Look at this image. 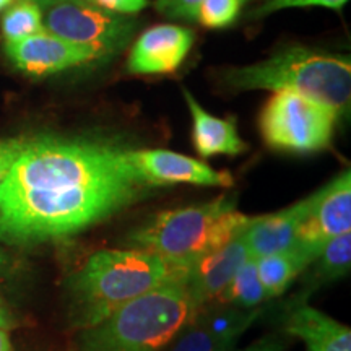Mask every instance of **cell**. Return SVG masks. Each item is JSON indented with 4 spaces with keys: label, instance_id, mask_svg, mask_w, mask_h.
<instances>
[{
    "label": "cell",
    "instance_id": "6da1fadb",
    "mask_svg": "<svg viewBox=\"0 0 351 351\" xmlns=\"http://www.w3.org/2000/svg\"><path fill=\"white\" fill-rule=\"evenodd\" d=\"M143 191L111 145L28 142L0 186V239L29 244L69 238L125 208Z\"/></svg>",
    "mask_w": 351,
    "mask_h": 351
},
{
    "label": "cell",
    "instance_id": "7a4b0ae2",
    "mask_svg": "<svg viewBox=\"0 0 351 351\" xmlns=\"http://www.w3.org/2000/svg\"><path fill=\"white\" fill-rule=\"evenodd\" d=\"M202 306L187 275L135 298L82 335V351H166Z\"/></svg>",
    "mask_w": 351,
    "mask_h": 351
},
{
    "label": "cell",
    "instance_id": "3957f363",
    "mask_svg": "<svg viewBox=\"0 0 351 351\" xmlns=\"http://www.w3.org/2000/svg\"><path fill=\"white\" fill-rule=\"evenodd\" d=\"M187 270L140 249L95 252L70 282L78 322L83 328L95 326L125 302L186 276Z\"/></svg>",
    "mask_w": 351,
    "mask_h": 351
},
{
    "label": "cell",
    "instance_id": "277c9868",
    "mask_svg": "<svg viewBox=\"0 0 351 351\" xmlns=\"http://www.w3.org/2000/svg\"><path fill=\"white\" fill-rule=\"evenodd\" d=\"M223 80L243 91H293L332 109L337 116L350 108V57L324 54L302 46L287 47L261 62L228 69Z\"/></svg>",
    "mask_w": 351,
    "mask_h": 351
},
{
    "label": "cell",
    "instance_id": "5b68a950",
    "mask_svg": "<svg viewBox=\"0 0 351 351\" xmlns=\"http://www.w3.org/2000/svg\"><path fill=\"white\" fill-rule=\"evenodd\" d=\"M238 199L221 195L195 207L166 210L129 234L132 249L189 267L243 232L252 217L236 210Z\"/></svg>",
    "mask_w": 351,
    "mask_h": 351
},
{
    "label": "cell",
    "instance_id": "8992f818",
    "mask_svg": "<svg viewBox=\"0 0 351 351\" xmlns=\"http://www.w3.org/2000/svg\"><path fill=\"white\" fill-rule=\"evenodd\" d=\"M337 114L293 91H275L258 117L263 142L278 152H322L330 147Z\"/></svg>",
    "mask_w": 351,
    "mask_h": 351
},
{
    "label": "cell",
    "instance_id": "52a82bcc",
    "mask_svg": "<svg viewBox=\"0 0 351 351\" xmlns=\"http://www.w3.org/2000/svg\"><path fill=\"white\" fill-rule=\"evenodd\" d=\"M46 32L86 47L99 60L121 52L137 29V20L95 5L90 0H43L38 3Z\"/></svg>",
    "mask_w": 351,
    "mask_h": 351
},
{
    "label": "cell",
    "instance_id": "ba28073f",
    "mask_svg": "<svg viewBox=\"0 0 351 351\" xmlns=\"http://www.w3.org/2000/svg\"><path fill=\"white\" fill-rule=\"evenodd\" d=\"M122 169L142 187L192 184L204 187H231L232 176L217 171L195 158L169 150H122L117 148Z\"/></svg>",
    "mask_w": 351,
    "mask_h": 351
},
{
    "label": "cell",
    "instance_id": "9c48e42d",
    "mask_svg": "<svg viewBox=\"0 0 351 351\" xmlns=\"http://www.w3.org/2000/svg\"><path fill=\"white\" fill-rule=\"evenodd\" d=\"M351 231V171L346 169L315 194L298 231L296 244L320 252L332 238Z\"/></svg>",
    "mask_w": 351,
    "mask_h": 351
},
{
    "label": "cell",
    "instance_id": "30bf717a",
    "mask_svg": "<svg viewBox=\"0 0 351 351\" xmlns=\"http://www.w3.org/2000/svg\"><path fill=\"white\" fill-rule=\"evenodd\" d=\"M262 313V307L238 309L223 302L219 307H202L171 343L169 351H232Z\"/></svg>",
    "mask_w": 351,
    "mask_h": 351
},
{
    "label": "cell",
    "instance_id": "8fae6325",
    "mask_svg": "<svg viewBox=\"0 0 351 351\" xmlns=\"http://www.w3.org/2000/svg\"><path fill=\"white\" fill-rule=\"evenodd\" d=\"M5 54L20 72L32 77L52 75L99 60L93 51L65 41L46 29L20 41L5 43Z\"/></svg>",
    "mask_w": 351,
    "mask_h": 351
},
{
    "label": "cell",
    "instance_id": "7c38bea8",
    "mask_svg": "<svg viewBox=\"0 0 351 351\" xmlns=\"http://www.w3.org/2000/svg\"><path fill=\"white\" fill-rule=\"evenodd\" d=\"M195 34L178 25H158L147 29L132 46L127 70L134 75H165L181 67Z\"/></svg>",
    "mask_w": 351,
    "mask_h": 351
},
{
    "label": "cell",
    "instance_id": "4fadbf2b",
    "mask_svg": "<svg viewBox=\"0 0 351 351\" xmlns=\"http://www.w3.org/2000/svg\"><path fill=\"white\" fill-rule=\"evenodd\" d=\"M247 258L249 254L243 231L221 247L207 252L191 263L187 270V287L195 301L205 307L215 300H219L231 283L232 276Z\"/></svg>",
    "mask_w": 351,
    "mask_h": 351
},
{
    "label": "cell",
    "instance_id": "5bb4252c",
    "mask_svg": "<svg viewBox=\"0 0 351 351\" xmlns=\"http://www.w3.org/2000/svg\"><path fill=\"white\" fill-rule=\"evenodd\" d=\"M307 205H309V197L275 213L252 217V221L244 230L249 258L257 261L261 257L293 247L296 244L302 218L307 212Z\"/></svg>",
    "mask_w": 351,
    "mask_h": 351
},
{
    "label": "cell",
    "instance_id": "9a60e30c",
    "mask_svg": "<svg viewBox=\"0 0 351 351\" xmlns=\"http://www.w3.org/2000/svg\"><path fill=\"white\" fill-rule=\"evenodd\" d=\"M283 328L306 345V351H351V328L307 302L291 304Z\"/></svg>",
    "mask_w": 351,
    "mask_h": 351
},
{
    "label": "cell",
    "instance_id": "2e32d148",
    "mask_svg": "<svg viewBox=\"0 0 351 351\" xmlns=\"http://www.w3.org/2000/svg\"><path fill=\"white\" fill-rule=\"evenodd\" d=\"M184 98L192 114V140L200 156H236L247 150V143L239 137L234 119H219L207 112L186 88H184Z\"/></svg>",
    "mask_w": 351,
    "mask_h": 351
},
{
    "label": "cell",
    "instance_id": "e0dca14e",
    "mask_svg": "<svg viewBox=\"0 0 351 351\" xmlns=\"http://www.w3.org/2000/svg\"><path fill=\"white\" fill-rule=\"evenodd\" d=\"M351 269V234H345L332 238L324 244L320 252L315 256L313 262L302 271L301 291L295 296L291 304L306 302V298L314 293L324 285L333 283L337 280L348 276Z\"/></svg>",
    "mask_w": 351,
    "mask_h": 351
},
{
    "label": "cell",
    "instance_id": "ac0fdd59",
    "mask_svg": "<svg viewBox=\"0 0 351 351\" xmlns=\"http://www.w3.org/2000/svg\"><path fill=\"white\" fill-rule=\"evenodd\" d=\"M319 252L306 245L295 244L283 252L271 254L256 261L258 278L270 300L283 295L291 283L307 269Z\"/></svg>",
    "mask_w": 351,
    "mask_h": 351
},
{
    "label": "cell",
    "instance_id": "d6986e66",
    "mask_svg": "<svg viewBox=\"0 0 351 351\" xmlns=\"http://www.w3.org/2000/svg\"><path fill=\"white\" fill-rule=\"evenodd\" d=\"M270 296L265 291L258 278L257 265L254 258H247L241 269L232 276L231 283L228 285L219 301L223 304L238 307V309H256L263 302L269 301Z\"/></svg>",
    "mask_w": 351,
    "mask_h": 351
},
{
    "label": "cell",
    "instance_id": "ffe728a7",
    "mask_svg": "<svg viewBox=\"0 0 351 351\" xmlns=\"http://www.w3.org/2000/svg\"><path fill=\"white\" fill-rule=\"evenodd\" d=\"M43 29L41 7L34 0H16L2 16V36L5 43L20 41Z\"/></svg>",
    "mask_w": 351,
    "mask_h": 351
},
{
    "label": "cell",
    "instance_id": "44dd1931",
    "mask_svg": "<svg viewBox=\"0 0 351 351\" xmlns=\"http://www.w3.org/2000/svg\"><path fill=\"white\" fill-rule=\"evenodd\" d=\"M245 0H202L195 19L207 28H228L239 16Z\"/></svg>",
    "mask_w": 351,
    "mask_h": 351
},
{
    "label": "cell",
    "instance_id": "7402d4cb",
    "mask_svg": "<svg viewBox=\"0 0 351 351\" xmlns=\"http://www.w3.org/2000/svg\"><path fill=\"white\" fill-rule=\"evenodd\" d=\"M348 0H265L261 7L252 12V19L256 16H267L271 13L285 10V8H300V7H326L333 10H341Z\"/></svg>",
    "mask_w": 351,
    "mask_h": 351
},
{
    "label": "cell",
    "instance_id": "603a6c76",
    "mask_svg": "<svg viewBox=\"0 0 351 351\" xmlns=\"http://www.w3.org/2000/svg\"><path fill=\"white\" fill-rule=\"evenodd\" d=\"M202 0H156L155 10L168 19L194 20L197 7Z\"/></svg>",
    "mask_w": 351,
    "mask_h": 351
},
{
    "label": "cell",
    "instance_id": "cb8c5ba5",
    "mask_svg": "<svg viewBox=\"0 0 351 351\" xmlns=\"http://www.w3.org/2000/svg\"><path fill=\"white\" fill-rule=\"evenodd\" d=\"M26 143L28 142L23 138H0V186L5 181Z\"/></svg>",
    "mask_w": 351,
    "mask_h": 351
},
{
    "label": "cell",
    "instance_id": "d4e9b609",
    "mask_svg": "<svg viewBox=\"0 0 351 351\" xmlns=\"http://www.w3.org/2000/svg\"><path fill=\"white\" fill-rule=\"evenodd\" d=\"M90 2L104 10L119 13V15H134L150 5L148 0H90Z\"/></svg>",
    "mask_w": 351,
    "mask_h": 351
},
{
    "label": "cell",
    "instance_id": "484cf974",
    "mask_svg": "<svg viewBox=\"0 0 351 351\" xmlns=\"http://www.w3.org/2000/svg\"><path fill=\"white\" fill-rule=\"evenodd\" d=\"M287 350V343L275 335H267L254 341L249 346H245L241 351H285Z\"/></svg>",
    "mask_w": 351,
    "mask_h": 351
},
{
    "label": "cell",
    "instance_id": "4316f807",
    "mask_svg": "<svg viewBox=\"0 0 351 351\" xmlns=\"http://www.w3.org/2000/svg\"><path fill=\"white\" fill-rule=\"evenodd\" d=\"M0 351H13L10 337H8L7 328L0 327Z\"/></svg>",
    "mask_w": 351,
    "mask_h": 351
},
{
    "label": "cell",
    "instance_id": "83f0119b",
    "mask_svg": "<svg viewBox=\"0 0 351 351\" xmlns=\"http://www.w3.org/2000/svg\"><path fill=\"white\" fill-rule=\"evenodd\" d=\"M0 327L3 328L10 327V319H8V314L5 313V309H3L2 301H0Z\"/></svg>",
    "mask_w": 351,
    "mask_h": 351
},
{
    "label": "cell",
    "instance_id": "f1b7e54d",
    "mask_svg": "<svg viewBox=\"0 0 351 351\" xmlns=\"http://www.w3.org/2000/svg\"><path fill=\"white\" fill-rule=\"evenodd\" d=\"M13 2H15V0H0V12L7 10V8L10 7Z\"/></svg>",
    "mask_w": 351,
    "mask_h": 351
},
{
    "label": "cell",
    "instance_id": "f546056e",
    "mask_svg": "<svg viewBox=\"0 0 351 351\" xmlns=\"http://www.w3.org/2000/svg\"><path fill=\"white\" fill-rule=\"evenodd\" d=\"M7 261H8V257H7V254L2 251V249H0V269H2L3 265H5L7 263Z\"/></svg>",
    "mask_w": 351,
    "mask_h": 351
},
{
    "label": "cell",
    "instance_id": "4dcf8cb0",
    "mask_svg": "<svg viewBox=\"0 0 351 351\" xmlns=\"http://www.w3.org/2000/svg\"><path fill=\"white\" fill-rule=\"evenodd\" d=\"M34 2H36V3H39V2H43V0H34Z\"/></svg>",
    "mask_w": 351,
    "mask_h": 351
}]
</instances>
